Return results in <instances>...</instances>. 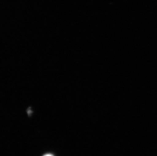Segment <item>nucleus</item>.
I'll return each instance as SVG.
<instances>
[{
    "label": "nucleus",
    "instance_id": "obj_1",
    "mask_svg": "<svg viewBox=\"0 0 157 156\" xmlns=\"http://www.w3.org/2000/svg\"><path fill=\"white\" fill-rule=\"evenodd\" d=\"M53 156L52 155H50V154H48V155H45V156Z\"/></svg>",
    "mask_w": 157,
    "mask_h": 156
}]
</instances>
